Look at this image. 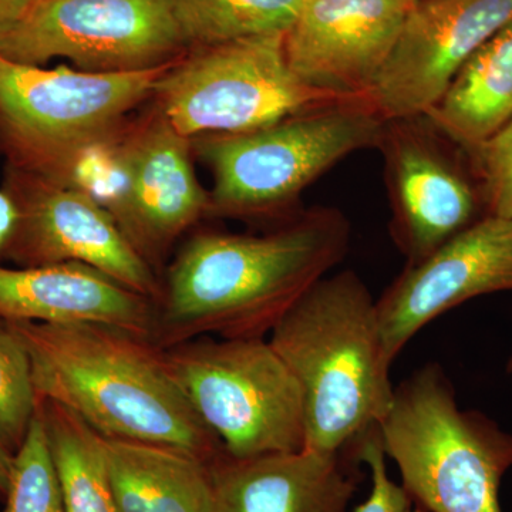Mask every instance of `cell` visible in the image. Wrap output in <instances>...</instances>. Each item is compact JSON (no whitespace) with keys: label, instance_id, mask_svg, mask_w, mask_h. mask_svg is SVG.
Returning <instances> with one entry per match:
<instances>
[{"label":"cell","instance_id":"1","mask_svg":"<svg viewBox=\"0 0 512 512\" xmlns=\"http://www.w3.org/2000/svg\"><path fill=\"white\" fill-rule=\"evenodd\" d=\"M352 227L338 208L302 210L266 234L201 231L167 266L151 342L266 339L289 309L343 261Z\"/></svg>","mask_w":512,"mask_h":512},{"label":"cell","instance_id":"2","mask_svg":"<svg viewBox=\"0 0 512 512\" xmlns=\"http://www.w3.org/2000/svg\"><path fill=\"white\" fill-rule=\"evenodd\" d=\"M6 323L28 352L37 399L60 404L100 436L168 444L207 461L224 451L151 340L100 323Z\"/></svg>","mask_w":512,"mask_h":512},{"label":"cell","instance_id":"3","mask_svg":"<svg viewBox=\"0 0 512 512\" xmlns=\"http://www.w3.org/2000/svg\"><path fill=\"white\" fill-rule=\"evenodd\" d=\"M303 394L305 448L355 461L393 402L376 299L352 269L326 275L269 335Z\"/></svg>","mask_w":512,"mask_h":512},{"label":"cell","instance_id":"4","mask_svg":"<svg viewBox=\"0 0 512 512\" xmlns=\"http://www.w3.org/2000/svg\"><path fill=\"white\" fill-rule=\"evenodd\" d=\"M171 64L96 73L0 56V156L23 173L89 188L107 151Z\"/></svg>","mask_w":512,"mask_h":512},{"label":"cell","instance_id":"5","mask_svg":"<svg viewBox=\"0 0 512 512\" xmlns=\"http://www.w3.org/2000/svg\"><path fill=\"white\" fill-rule=\"evenodd\" d=\"M386 120L367 97L343 99L234 134L192 138L210 168L208 215L291 221L303 191L357 151L379 148Z\"/></svg>","mask_w":512,"mask_h":512},{"label":"cell","instance_id":"6","mask_svg":"<svg viewBox=\"0 0 512 512\" xmlns=\"http://www.w3.org/2000/svg\"><path fill=\"white\" fill-rule=\"evenodd\" d=\"M377 427L400 485L421 510L503 512L512 434L484 413L461 409L443 367L429 363L394 387Z\"/></svg>","mask_w":512,"mask_h":512},{"label":"cell","instance_id":"7","mask_svg":"<svg viewBox=\"0 0 512 512\" xmlns=\"http://www.w3.org/2000/svg\"><path fill=\"white\" fill-rule=\"evenodd\" d=\"M192 410L228 456L305 448L303 394L268 339L198 338L163 349Z\"/></svg>","mask_w":512,"mask_h":512},{"label":"cell","instance_id":"8","mask_svg":"<svg viewBox=\"0 0 512 512\" xmlns=\"http://www.w3.org/2000/svg\"><path fill=\"white\" fill-rule=\"evenodd\" d=\"M356 99V97H355ZM343 100L289 69L285 33L190 47L157 80L151 104L188 138L256 130Z\"/></svg>","mask_w":512,"mask_h":512},{"label":"cell","instance_id":"9","mask_svg":"<svg viewBox=\"0 0 512 512\" xmlns=\"http://www.w3.org/2000/svg\"><path fill=\"white\" fill-rule=\"evenodd\" d=\"M191 138L151 104L107 151L89 190L154 271L185 232L207 217L210 192L194 167Z\"/></svg>","mask_w":512,"mask_h":512},{"label":"cell","instance_id":"10","mask_svg":"<svg viewBox=\"0 0 512 512\" xmlns=\"http://www.w3.org/2000/svg\"><path fill=\"white\" fill-rule=\"evenodd\" d=\"M185 50L171 0H32L0 56L29 66L67 59L84 72L123 73L167 66Z\"/></svg>","mask_w":512,"mask_h":512},{"label":"cell","instance_id":"11","mask_svg":"<svg viewBox=\"0 0 512 512\" xmlns=\"http://www.w3.org/2000/svg\"><path fill=\"white\" fill-rule=\"evenodd\" d=\"M377 150L392 210L390 235L407 265L487 217L467 154L429 117L386 120Z\"/></svg>","mask_w":512,"mask_h":512},{"label":"cell","instance_id":"12","mask_svg":"<svg viewBox=\"0 0 512 512\" xmlns=\"http://www.w3.org/2000/svg\"><path fill=\"white\" fill-rule=\"evenodd\" d=\"M2 188L18 210L6 261L19 268L76 262L154 302L160 298L157 272L92 191L53 183L8 165Z\"/></svg>","mask_w":512,"mask_h":512},{"label":"cell","instance_id":"13","mask_svg":"<svg viewBox=\"0 0 512 512\" xmlns=\"http://www.w3.org/2000/svg\"><path fill=\"white\" fill-rule=\"evenodd\" d=\"M512 22V0H416L367 99L384 120L424 116L468 57Z\"/></svg>","mask_w":512,"mask_h":512},{"label":"cell","instance_id":"14","mask_svg":"<svg viewBox=\"0 0 512 512\" xmlns=\"http://www.w3.org/2000/svg\"><path fill=\"white\" fill-rule=\"evenodd\" d=\"M512 291V220L487 215L402 274L376 299L387 359L461 303Z\"/></svg>","mask_w":512,"mask_h":512},{"label":"cell","instance_id":"15","mask_svg":"<svg viewBox=\"0 0 512 512\" xmlns=\"http://www.w3.org/2000/svg\"><path fill=\"white\" fill-rule=\"evenodd\" d=\"M410 0H305L285 33L289 69L342 99L367 97L392 56Z\"/></svg>","mask_w":512,"mask_h":512},{"label":"cell","instance_id":"16","mask_svg":"<svg viewBox=\"0 0 512 512\" xmlns=\"http://www.w3.org/2000/svg\"><path fill=\"white\" fill-rule=\"evenodd\" d=\"M154 318L153 299L130 291L92 266L0 265L3 322L100 323L151 340Z\"/></svg>","mask_w":512,"mask_h":512},{"label":"cell","instance_id":"17","mask_svg":"<svg viewBox=\"0 0 512 512\" xmlns=\"http://www.w3.org/2000/svg\"><path fill=\"white\" fill-rule=\"evenodd\" d=\"M349 458L302 448L210 463L215 512H348L357 480Z\"/></svg>","mask_w":512,"mask_h":512},{"label":"cell","instance_id":"18","mask_svg":"<svg viewBox=\"0 0 512 512\" xmlns=\"http://www.w3.org/2000/svg\"><path fill=\"white\" fill-rule=\"evenodd\" d=\"M103 440L120 512H215L211 461L168 444Z\"/></svg>","mask_w":512,"mask_h":512},{"label":"cell","instance_id":"19","mask_svg":"<svg viewBox=\"0 0 512 512\" xmlns=\"http://www.w3.org/2000/svg\"><path fill=\"white\" fill-rule=\"evenodd\" d=\"M424 116L464 153L512 119V22L468 57Z\"/></svg>","mask_w":512,"mask_h":512},{"label":"cell","instance_id":"20","mask_svg":"<svg viewBox=\"0 0 512 512\" xmlns=\"http://www.w3.org/2000/svg\"><path fill=\"white\" fill-rule=\"evenodd\" d=\"M66 512H120L103 436L52 400L37 399Z\"/></svg>","mask_w":512,"mask_h":512},{"label":"cell","instance_id":"21","mask_svg":"<svg viewBox=\"0 0 512 512\" xmlns=\"http://www.w3.org/2000/svg\"><path fill=\"white\" fill-rule=\"evenodd\" d=\"M305 0H171L184 45H220L286 33Z\"/></svg>","mask_w":512,"mask_h":512},{"label":"cell","instance_id":"22","mask_svg":"<svg viewBox=\"0 0 512 512\" xmlns=\"http://www.w3.org/2000/svg\"><path fill=\"white\" fill-rule=\"evenodd\" d=\"M2 512H66L45 426L37 409L22 446L13 456Z\"/></svg>","mask_w":512,"mask_h":512},{"label":"cell","instance_id":"23","mask_svg":"<svg viewBox=\"0 0 512 512\" xmlns=\"http://www.w3.org/2000/svg\"><path fill=\"white\" fill-rule=\"evenodd\" d=\"M37 397L25 346L0 320V441L15 454L36 413Z\"/></svg>","mask_w":512,"mask_h":512},{"label":"cell","instance_id":"24","mask_svg":"<svg viewBox=\"0 0 512 512\" xmlns=\"http://www.w3.org/2000/svg\"><path fill=\"white\" fill-rule=\"evenodd\" d=\"M466 154L480 184L487 215L512 220V119Z\"/></svg>","mask_w":512,"mask_h":512},{"label":"cell","instance_id":"25","mask_svg":"<svg viewBox=\"0 0 512 512\" xmlns=\"http://www.w3.org/2000/svg\"><path fill=\"white\" fill-rule=\"evenodd\" d=\"M355 457L365 463L372 476V490L355 512H426L414 504L402 485L394 483L387 473V457L384 454L379 427H375L360 441Z\"/></svg>","mask_w":512,"mask_h":512},{"label":"cell","instance_id":"26","mask_svg":"<svg viewBox=\"0 0 512 512\" xmlns=\"http://www.w3.org/2000/svg\"><path fill=\"white\" fill-rule=\"evenodd\" d=\"M18 210L8 192L0 188V265L8 259L10 242L15 234Z\"/></svg>","mask_w":512,"mask_h":512},{"label":"cell","instance_id":"27","mask_svg":"<svg viewBox=\"0 0 512 512\" xmlns=\"http://www.w3.org/2000/svg\"><path fill=\"white\" fill-rule=\"evenodd\" d=\"M32 0H0V47L18 28Z\"/></svg>","mask_w":512,"mask_h":512},{"label":"cell","instance_id":"28","mask_svg":"<svg viewBox=\"0 0 512 512\" xmlns=\"http://www.w3.org/2000/svg\"><path fill=\"white\" fill-rule=\"evenodd\" d=\"M13 456H15V454L10 453L8 448L3 446L2 441H0V497H2L3 500H5L6 493H8Z\"/></svg>","mask_w":512,"mask_h":512},{"label":"cell","instance_id":"29","mask_svg":"<svg viewBox=\"0 0 512 512\" xmlns=\"http://www.w3.org/2000/svg\"><path fill=\"white\" fill-rule=\"evenodd\" d=\"M507 373H508V375L512 376V352H511L510 357H508Z\"/></svg>","mask_w":512,"mask_h":512},{"label":"cell","instance_id":"30","mask_svg":"<svg viewBox=\"0 0 512 512\" xmlns=\"http://www.w3.org/2000/svg\"><path fill=\"white\" fill-rule=\"evenodd\" d=\"M410 2H412V3H413V2H416V0H410Z\"/></svg>","mask_w":512,"mask_h":512}]
</instances>
